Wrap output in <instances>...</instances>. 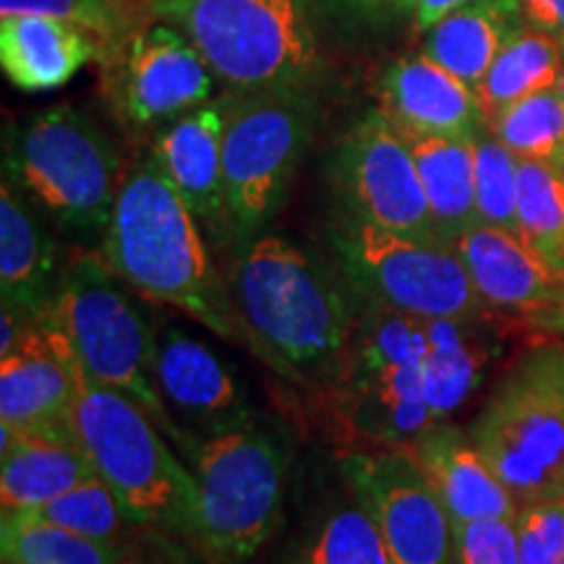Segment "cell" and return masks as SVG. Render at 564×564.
<instances>
[{
  "label": "cell",
  "instance_id": "1",
  "mask_svg": "<svg viewBox=\"0 0 564 564\" xmlns=\"http://www.w3.org/2000/svg\"><path fill=\"white\" fill-rule=\"evenodd\" d=\"M225 282L259 358L288 382L327 392L364 308L343 270L282 236H257L243 243Z\"/></svg>",
  "mask_w": 564,
  "mask_h": 564
},
{
  "label": "cell",
  "instance_id": "2",
  "mask_svg": "<svg viewBox=\"0 0 564 564\" xmlns=\"http://www.w3.org/2000/svg\"><path fill=\"white\" fill-rule=\"evenodd\" d=\"M196 223L171 181L144 158L123 175L100 253L133 291L194 316L209 333L259 356V345L230 299L228 282L217 278L212 267Z\"/></svg>",
  "mask_w": 564,
  "mask_h": 564
},
{
  "label": "cell",
  "instance_id": "3",
  "mask_svg": "<svg viewBox=\"0 0 564 564\" xmlns=\"http://www.w3.org/2000/svg\"><path fill=\"white\" fill-rule=\"evenodd\" d=\"M68 426L95 474L116 494L133 525L160 528L188 546L196 514V484L150 413L129 394L82 373Z\"/></svg>",
  "mask_w": 564,
  "mask_h": 564
},
{
  "label": "cell",
  "instance_id": "4",
  "mask_svg": "<svg viewBox=\"0 0 564 564\" xmlns=\"http://www.w3.org/2000/svg\"><path fill=\"white\" fill-rule=\"evenodd\" d=\"M102 253L79 251L63 267L51 306L37 316L91 382L129 394L173 442L175 426L158 390V337L118 282Z\"/></svg>",
  "mask_w": 564,
  "mask_h": 564
},
{
  "label": "cell",
  "instance_id": "5",
  "mask_svg": "<svg viewBox=\"0 0 564 564\" xmlns=\"http://www.w3.org/2000/svg\"><path fill=\"white\" fill-rule=\"evenodd\" d=\"M192 40L225 91H314L324 74L306 0H152Z\"/></svg>",
  "mask_w": 564,
  "mask_h": 564
},
{
  "label": "cell",
  "instance_id": "6",
  "mask_svg": "<svg viewBox=\"0 0 564 564\" xmlns=\"http://www.w3.org/2000/svg\"><path fill=\"white\" fill-rule=\"evenodd\" d=\"M196 484L192 554L204 564H243L278 531L288 457L264 429L241 426L212 436H186Z\"/></svg>",
  "mask_w": 564,
  "mask_h": 564
},
{
  "label": "cell",
  "instance_id": "7",
  "mask_svg": "<svg viewBox=\"0 0 564 564\" xmlns=\"http://www.w3.org/2000/svg\"><path fill=\"white\" fill-rule=\"evenodd\" d=\"M423 319L364 301L343 369L322 392L337 434L348 444L403 447L436 423L423 394Z\"/></svg>",
  "mask_w": 564,
  "mask_h": 564
},
{
  "label": "cell",
  "instance_id": "8",
  "mask_svg": "<svg viewBox=\"0 0 564 564\" xmlns=\"http://www.w3.org/2000/svg\"><path fill=\"white\" fill-rule=\"evenodd\" d=\"M468 434L518 505L564 497V343L520 356Z\"/></svg>",
  "mask_w": 564,
  "mask_h": 564
},
{
  "label": "cell",
  "instance_id": "9",
  "mask_svg": "<svg viewBox=\"0 0 564 564\" xmlns=\"http://www.w3.org/2000/svg\"><path fill=\"white\" fill-rule=\"evenodd\" d=\"M223 183L230 236L238 243L262 236L291 192L299 162L312 144V91H225L220 97Z\"/></svg>",
  "mask_w": 564,
  "mask_h": 564
},
{
  "label": "cell",
  "instance_id": "10",
  "mask_svg": "<svg viewBox=\"0 0 564 564\" xmlns=\"http://www.w3.org/2000/svg\"><path fill=\"white\" fill-rule=\"evenodd\" d=\"M3 175L58 223L105 232L126 173L108 133L87 112L58 105L13 129Z\"/></svg>",
  "mask_w": 564,
  "mask_h": 564
},
{
  "label": "cell",
  "instance_id": "11",
  "mask_svg": "<svg viewBox=\"0 0 564 564\" xmlns=\"http://www.w3.org/2000/svg\"><path fill=\"white\" fill-rule=\"evenodd\" d=\"M333 243L364 301L415 319H478L491 308L453 246L415 241L352 217L333 232Z\"/></svg>",
  "mask_w": 564,
  "mask_h": 564
},
{
  "label": "cell",
  "instance_id": "12",
  "mask_svg": "<svg viewBox=\"0 0 564 564\" xmlns=\"http://www.w3.org/2000/svg\"><path fill=\"white\" fill-rule=\"evenodd\" d=\"M97 66L112 116L137 131L165 129L207 105L217 82L192 40L154 17L105 45Z\"/></svg>",
  "mask_w": 564,
  "mask_h": 564
},
{
  "label": "cell",
  "instance_id": "13",
  "mask_svg": "<svg viewBox=\"0 0 564 564\" xmlns=\"http://www.w3.org/2000/svg\"><path fill=\"white\" fill-rule=\"evenodd\" d=\"M340 474L392 564H455L453 520L408 444L343 455Z\"/></svg>",
  "mask_w": 564,
  "mask_h": 564
},
{
  "label": "cell",
  "instance_id": "14",
  "mask_svg": "<svg viewBox=\"0 0 564 564\" xmlns=\"http://www.w3.org/2000/svg\"><path fill=\"white\" fill-rule=\"evenodd\" d=\"M335 181L352 220L440 243L411 144L379 110L369 112L340 141Z\"/></svg>",
  "mask_w": 564,
  "mask_h": 564
},
{
  "label": "cell",
  "instance_id": "15",
  "mask_svg": "<svg viewBox=\"0 0 564 564\" xmlns=\"http://www.w3.org/2000/svg\"><path fill=\"white\" fill-rule=\"evenodd\" d=\"M373 91L377 110L408 141L474 139L489 129L478 91L423 53L392 61Z\"/></svg>",
  "mask_w": 564,
  "mask_h": 564
},
{
  "label": "cell",
  "instance_id": "16",
  "mask_svg": "<svg viewBox=\"0 0 564 564\" xmlns=\"http://www.w3.org/2000/svg\"><path fill=\"white\" fill-rule=\"evenodd\" d=\"M154 373L167 413L192 423L202 436L251 426V405L230 369L192 335L173 327L162 329Z\"/></svg>",
  "mask_w": 564,
  "mask_h": 564
},
{
  "label": "cell",
  "instance_id": "17",
  "mask_svg": "<svg viewBox=\"0 0 564 564\" xmlns=\"http://www.w3.org/2000/svg\"><path fill=\"white\" fill-rule=\"evenodd\" d=\"M82 369L34 319L17 348L0 356V426L13 432L66 426Z\"/></svg>",
  "mask_w": 564,
  "mask_h": 564
},
{
  "label": "cell",
  "instance_id": "18",
  "mask_svg": "<svg viewBox=\"0 0 564 564\" xmlns=\"http://www.w3.org/2000/svg\"><path fill=\"white\" fill-rule=\"evenodd\" d=\"M453 249L491 308L564 319V282L546 270L518 232L476 225Z\"/></svg>",
  "mask_w": 564,
  "mask_h": 564
},
{
  "label": "cell",
  "instance_id": "19",
  "mask_svg": "<svg viewBox=\"0 0 564 564\" xmlns=\"http://www.w3.org/2000/svg\"><path fill=\"white\" fill-rule=\"evenodd\" d=\"M223 126L220 100L199 105L165 126L147 158L171 181L196 220L230 232L223 183Z\"/></svg>",
  "mask_w": 564,
  "mask_h": 564
},
{
  "label": "cell",
  "instance_id": "20",
  "mask_svg": "<svg viewBox=\"0 0 564 564\" xmlns=\"http://www.w3.org/2000/svg\"><path fill=\"white\" fill-rule=\"evenodd\" d=\"M408 449L419 460L453 525L494 514L514 518L520 512L518 499L507 491L463 429L436 421L423 429Z\"/></svg>",
  "mask_w": 564,
  "mask_h": 564
},
{
  "label": "cell",
  "instance_id": "21",
  "mask_svg": "<svg viewBox=\"0 0 564 564\" xmlns=\"http://www.w3.org/2000/svg\"><path fill=\"white\" fill-rule=\"evenodd\" d=\"M0 463L3 514L37 512L63 491L95 476L68 423L34 432L0 426Z\"/></svg>",
  "mask_w": 564,
  "mask_h": 564
},
{
  "label": "cell",
  "instance_id": "22",
  "mask_svg": "<svg viewBox=\"0 0 564 564\" xmlns=\"http://www.w3.org/2000/svg\"><path fill=\"white\" fill-rule=\"evenodd\" d=\"M58 243L9 175L0 183V295L30 319L45 314L63 274Z\"/></svg>",
  "mask_w": 564,
  "mask_h": 564
},
{
  "label": "cell",
  "instance_id": "23",
  "mask_svg": "<svg viewBox=\"0 0 564 564\" xmlns=\"http://www.w3.org/2000/svg\"><path fill=\"white\" fill-rule=\"evenodd\" d=\"M97 55V40L63 19L42 13L0 17V66L21 91L58 89Z\"/></svg>",
  "mask_w": 564,
  "mask_h": 564
},
{
  "label": "cell",
  "instance_id": "24",
  "mask_svg": "<svg viewBox=\"0 0 564 564\" xmlns=\"http://www.w3.org/2000/svg\"><path fill=\"white\" fill-rule=\"evenodd\" d=\"M523 26L518 0H468L426 32L421 53L478 89L497 53Z\"/></svg>",
  "mask_w": 564,
  "mask_h": 564
},
{
  "label": "cell",
  "instance_id": "25",
  "mask_svg": "<svg viewBox=\"0 0 564 564\" xmlns=\"http://www.w3.org/2000/svg\"><path fill=\"white\" fill-rule=\"evenodd\" d=\"M474 139L408 141L419 165L436 238L444 246H455L465 232L481 225L476 204Z\"/></svg>",
  "mask_w": 564,
  "mask_h": 564
},
{
  "label": "cell",
  "instance_id": "26",
  "mask_svg": "<svg viewBox=\"0 0 564 564\" xmlns=\"http://www.w3.org/2000/svg\"><path fill=\"white\" fill-rule=\"evenodd\" d=\"M478 319H423L426 356L421 364L423 394L434 421L457 411L481 382L491 352L478 333Z\"/></svg>",
  "mask_w": 564,
  "mask_h": 564
},
{
  "label": "cell",
  "instance_id": "27",
  "mask_svg": "<svg viewBox=\"0 0 564 564\" xmlns=\"http://www.w3.org/2000/svg\"><path fill=\"white\" fill-rule=\"evenodd\" d=\"M562 68V42L533 26H523L514 37L507 40L476 89L486 121L533 91L560 84Z\"/></svg>",
  "mask_w": 564,
  "mask_h": 564
},
{
  "label": "cell",
  "instance_id": "28",
  "mask_svg": "<svg viewBox=\"0 0 564 564\" xmlns=\"http://www.w3.org/2000/svg\"><path fill=\"white\" fill-rule=\"evenodd\" d=\"M518 236L564 282V165L520 160Z\"/></svg>",
  "mask_w": 564,
  "mask_h": 564
},
{
  "label": "cell",
  "instance_id": "29",
  "mask_svg": "<svg viewBox=\"0 0 564 564\" xmlns=\"http://www.w3.org/2000/svg\"><path fill=\"white\" fill-rule=\"evenodd\" d=\"M131 539L105 544L47 523L32 512H11L0 520V560L3 564H116Z\"/></svg>",
  "mask_w": 564,
  "mask_h": 564
},
{
  "label": "cell",
  "instance_id": "30",
  "mask_svg": "<svg viewBox=\"0 0 564 564\" xmlns=\"http://www.w3.org/2000/svg\"><path fill=\"white\" fill-rule=\"evenodd\" d=\"M489 129L520 160L560 162L564 165V91L560 84L546 87L489 121Z\"/></svg>",
  "mask_w": 564,
  "mask_h": 564
},
{
  "label": "cell",
  "instance_id": "31",
  "mask_svg": "<svg viewBox=\"0 0 564 564\" xmlns=\"http://www.w3.org/2000/svg\"><path fill=\"white\" fill-rule=\"evenodd\" d=\"M288 564H392V560L373 520L356 502L329 512Z\"/></svg>",
  "mask_w": 564,
  "mask_h": 564
},
{
  "label": "cell",
  "instance_id": "32",
  "mask_svg": "<svg viewBox=\"0 0 564 564\" xmlns=\"http://www.w3.org/2000/svg\"><path fill=\"white\" fill-rule=\"evenodd\" d=\"M32 514L66 528L70 533H79L84 539L105 541V544H123L141 528L126 518L116 494L97 474L84 478L74 489L63 491L61 497Z\"/></svg>",
  "mask_w": 564,
  "mask_h": 564
},
{
  "label": "cell",
  "instance_id": "33",
  "mask_svg": "<svg viewBox=\"0 0 564 564\" xmlns=\"http://www.w3.org/2000/svg\"><path fill=\"white\" fill-rule=\"evenodd\" d=\"M152 0H0V17L42 13L79 26L97 40L100 51L152 19ZM100 58V55H97Z\"/></svg>",
  "mask_w": 564,
  "mask_h": 564
},
{
  "label": "cell",
  "instance_id": "34",
  "mask_svg": "<svg viewBox=\"0 0 564 564\" xmlns=\"http://www.w3.org/2000/svg\"><path fill=\"white\" fill-rule=\"evenodd\" d=\"M476 204L478 220L491 228L518 232L520 158L494 137L491 129L476 133Z\"/></svg>",
  "mask_w": 564,
  "mask_h": 564
},
{
  "label": "cell",
  "instance_id": "35",
  "mask_svg": "<svg viewBox=\"0 0 564 564\" xmlns=\"http://www.w3.org/2000/svg\"><path fill=\"white\" fill-rule=\"evenodd\" d=\"M455 528V564H520L518 514L478 518Z\"/></svg>",
  "mask_w": 564,
  "mask_h": 564
},
{
  "label": "cell",
  "instance_id": "36",
  "mask_svg": "<svg viewBox=\"0 0 564 564\" xmlns=\"http://www.w3.org/2000/svg\"><path fill=\"white\" fill-rule=\"evenodd\" d=\"M520 564H564V497L520 505Z\"/></svg>",
  "mask_w": 564,
  "mask_h": 564
},
{
  "label": "cell",
  "instance_id": "37",
  "mask_svg": "<svg viewBox=\"0 0 564 564\" xmlns=\"http://www.w3.org/2000/svg\"><path fill=\"white\" fill-rule=\"evenodd\" d=\"M192 549L160 528H139L116 564H188Z\"/></svg>",
  "mask_w": 564,
  "mask_h": 564
},
{
  "label": "cell",
  "instance_id": "38",
  "mask_svg": "<svg viewBox=\"0 0 564 564\" xmlns=\"http://www.w3.org/2000/svg\"><path fill=\"white\" fill-rule=\"evenodd\" d=\"M525 24L552 34L564 47V0H518Z\"/></svg>",
  "mask_w": 564,
  "mask_h": 564
},
{
  "label": "cell",
  "instance_id": "39",
  "mask_svg": "<svg viewBox=\"0 0 564 564\" xmlns=\"http://www.w3.org/2000/svg\"><path fill=\"white\" fill-rule=\"evenodd\" d=\"M465 3H468V0H411L408 13H411L415 30L426 34L432 26L440 24L444 17H449V13L460 9Z\"/></svg>",
  "mask_w": 564,
  "mask_h": 564
},
{
  "label": "cell",
  "instance_id": "40",
  "mask_svg": "<svg viewBox=\"0 0 564 564\" xmlns=\"http://www.w3.org/2000/svg\"><path fill=\"white\" fill-rule=\"evenodd\" d=\"M361 11H408L411 0H340Z\"/></svg>",
  "mask_w": 564,
  "mask_h": 564
},
{
  "label": "cell",
  "instance_id": "41",
  "mask_svg": "<svg viewBox=\"0 0 564 564\" xmlns=\"http://www.w3.org/2000/svg\"><path fill=\"white\" fill-rule=\"evenodd\" d=\"M560 87H562V91H564V68H562V76H560Z\"/></svg>",
  "mask_w": 564,
  "mask_h": 564
}]
</instances>
